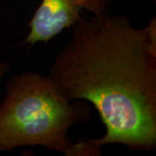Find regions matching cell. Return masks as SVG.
<instances>
[{
    "label": "cell",
    "instance_id": "obj_1",
    "mask_svg": "<svg viewBox=\"0 0 156 156\" xmlns=\"http://www.w3.org/2000/svg\"><path fill=\"white\" fill-rule=\"evenodd\" d=\"M55 56L50 75L68 100L95 107L106 133L90 139L100 148L122 144L151 152L156 147V18L136 28L128 17H83Z\"/></svg>",
    "mask_w": 156,
    "mask_h": 156
},
{
    "label": "cell",
    "instance_id": "obj_2",
    "mask_svg": "<svg viewBox=\"0 0 156 156\" xmlns=\"http://www.w3.org/2000/svg\"><path fill=\"white\" fill-rule=\"evenodd\" d=\"M0 103V151L41 146L65 156L101 155L90 139L75 143L69 128L91 119V108L83 100L69 101L50 75L23 71L6 84Z\"/></svg>",
    "mask_w": 156,
    "mask_h": 156
},
{
    "label": "cell",
    "instance_id": "obj_3",
    "mask_svg": "<svg viewBox=\"0 0 156 156\" xmlns=\"http://www.w3.org/2000/svg\"><path fill=\"white\" fill-rule=\"evenodd\" d=\"M83 17L81 10L67 0H42L29 23L30 31L23 44H46Z\"/></svg>",
    "mask_w": 156,
    "mask_h": 156
},
{
    "label": "cell",
    "instance_id": "obj_4",
    "mask_svg": "<svg viewBox=\"0 0 156 156\" xmlns=\"http://www.w3.org/2000/svg\"><path fill=\"white\" fill-rule=\"evenodd\" d=\"M73 6L90 11L94 16H101L108 12L112 0H67Z\"/></svg>",
    "mask_w": 156,
    "mask_h": 156
},
{
    "label": "cell",
    "instance_id": "obj_5",
    "mask_svg": "<svg viewBox=\"0 0 156 156\" xmlns=\"http://www.w3.org/2000/svg\"><path fill=\"white\" fill-rule=\"evenodd\" d=\"M9 69H10V66L8 63L4 62H0V80L5 74L9 71Z\"/></svg>",
    "mask_w": 156,
    "mask_h": 156
},
{
    "label": "cell",
    "instance_id": "obj_6",
    "mask_svg": "<svg viewBox=\"0 0 156 156\" xmlns=\"http://www.w3.org/2000/svg\"><path fill=\"white\" fill-rule=\"evenodd\" d=\"M154 1H155V0H154Z\"/></svg>",
    "mask_w": 156,
    "mask_h": 156
}]
</instances>
